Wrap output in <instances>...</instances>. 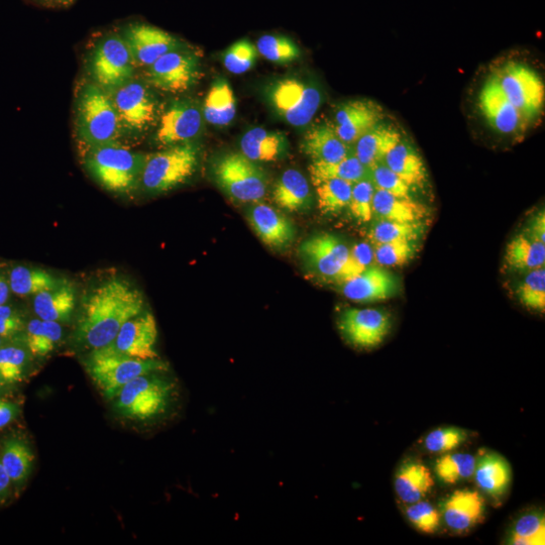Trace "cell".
Segmentation results:
<instances>
[{
	"instance_id": "cell-28",
	"label": "cell",
	"mask_w": 545,
	"mask_h": 545,
	"mask_svg": "<svg viewBox=\"0 0 545 545\" xmlns=\"http://www.w3.org/2000/svg\"><path fill=\"white\" fill-rule=\"evenodd\" d=\"M202 114L204 121L215 127H227L235 120L237 99L227 79L213 82L205 97Z\"/></svg>"
},
{
	"instance_id": "cell-18",
	"label": "cell",
	"mask_w": 545,
	"mask_h": 545,
	"mask_svg": "<svg viewBox=\"0 0 545 545\" xmlns=\"http://www.w3.org/2000/svg\"><path fill=\"white\" fill-rule=\"evenodd\" d=\"M384 120L385 112L379 103L371 99H354L338 106L333 126L343 142L353 147Z\"/></svg>"
},
{
	"instance_id": "cell-12",
	"label": "cell",
	"mask_w": 545,
	"mask_h": 545,
	"mask_svg": "<svg viewBox=\"0 0 545 545\" xmlns=\"http://www.w3.org/2000/svg\"><path fill=\"white\" fill-rule=\"evenodd\" d=\"M111 94L119 117L122 135L139 137L158 120V102L150 87L135 78Z\"/></svg>"
},
{
	"instance_id": "cell-13",
	"label": "cell",
	"mask_w": 545,
	"mask_h": 545,
	"mask_svg": "<svg viewBox=\"0 0 545 545\" xmlns=\"http://www.w3.org/2000/svg\"><path fill=\"white\" fill-rule=\"evenodd\" d=\"M204 125L202 107L194 100H173L160 117L155 143L164 148L193 143Z\"/></svg>"
},
{
	"instance_id": "cell-4",
	"label": "cell",
	"mask_w": 545,
	"mask_h": 545,
	"mask_svg": "<svg viewBox=\"0 0 545 545\" xmlns=\"http://www.w3.org/2000/svg\"><path fill=\"white\" fill-rule=\"evenodd\" d=\"M200 148L187 143L147 155L141 187L150 194H162L186 183L196 172Z\"/></svg>"
},
{
	"instance_id": "cell-43",
	"label": "cell",
	"mask_w": 545,
	"mask_h": 545,
	"mask_svg": "<svg viewBox=\"0 0 545 545\" xmlns=\"http://www.w3.org/2000/svg\"><path fill=\"white\" fill-rule=\"evenodd\" d=\"M520 303L526 308L544 313L545 311V269L528 272L516 290Z\"/></svg>"
},
{
	"instance_id": "cell-6",
	"label": "cell",
	"mask_w": 545,
	"mask_h": 545,
	"mask_svg": "<svg viewBox=\"0 0 545 545\" xmlns=\"http://www.w3.org/2000/svg\"><path fill=\"white\" fill-rule=\"evenodd\" d=\"M265 92L274 112L295 128L309 125L323 101L320 88L299 77L276 79L267 86Z\"/></svg>"
},
{
	"instance_id": "cell-49",
	"label": "cell",
	"mask_w": 545,
	"mask_h": 545,
	"mask_svg": "<svg viewBox=\"0 0 545 545\" xmlns=\"http://www.w3.org/2000/svg\"><path fill=\"white\" fill-rule=\"evenodd\" d=\"M371 181L378 190L397 197L411 198L412 188L384 163L371 169Z\"/></svg>"
},
{
	"instance_id": "cell-9",
	"label": "cell",
	"mask_w": 545,
	"mask_h": 545,
	"mask_svg": "<svg viewBox=\"0 0 545 545\" xmlns=\"http://www.w3.org/2000/svg\"><path fill=\"white\" fill-rule=\"evenodd\" d=\"M299 253L306 267L323 280L341 284L366 270L355 261L351 249L331 234L309 238Z\"/></svg>"
},
{
	"instance_id": "cell-44",
	"label": "cell",
	"mask_w": 545,
	"mask_h": 545,
	"mask_svg": "<svg viewBox=\"0 0 545 545\" xmlns=\"http://www.w3.org/2000/svg\"><path fill=\"white\" fill-rule=\"evenodd\" d=\"M469 438V433L460 427H441L426 435L424 447L432 454H447L461 447Z\"/></svg>"
},
{
	"instance_id": "cell-23",
	"label": "cell",
	"mask_w": 545,
	"mask_h": 545,
	"mask_svg": "<svg viewBox=\"0 0 545 545\" xmlns=\"http://www.w3.org/2000/svg\"><path fill=\"white\" fill-rule=\"evenodd\" d=\"M302 152L312 162L335 163L352 154L353 147L347 145L337 134L333 124H318L311 127L301 141Z\"/></svg>"
},
{
	"instance_id": "cell-38",
	"label": "cell",
	"mask_w": 545,
	"mask_h": 545,
	"mask_svg": "<svg viewBox=\"0 0 545 545\" xmlns=\"http://www.w3.org/2000/svg\"><path fill=\"white\" fill-rule=\"evenodd\" d=\"M34 460L30 447L18 438L6 442L0 459L12 482L15 483H22L29 477Z\"/></svg>"
},
{
	"instance_id": "cell-19",
	"label": "cell",
	"mask_w": 545,
	"mask_h": 545,
	"mask_svg": "<svg viewBox=\"0 0 545 545\" xmlns=\"http://www.w3.org/2000/svg\"><path fill=\"white\" fill-rule=\"evenodd\" d=\"M122 36L137 67H149L165 54L182 48L173 35L151 25L132 24Z\"/></svg>"
},
{
	"instance_id": "cell-53",
	"label": "cell",
	"mask_w": 545,
	"mask_h": 545,
	"mask_svg": "<svg viewBox=\"0 0 545 545\" xmlns=\"http://www.w3.org/2000/svg\"><path fill=\"white\" fill-rule=\"evenodd\" d=\"M355 261L363 268L367 269L375 264L374 248L367 244H358L351 249Z\"/></svg>"
},
{
	"instance_id": "cell-58",
	"label": "cell",
	"mask_w": 545,
	"mask_h": 545,
	"mask_svg": "<svg viewBox=\"0 0 545 545\" xmlns=\"http://www.w3.org/2000/svg\"><path fill=\"white\" fill-rule=\"evenodd\" d=\"M4 382H5L4 379L2 378V376H0V387L3 386Z\"/></svg>"
},
{
	"instance_id": "cell-14",
	"label": "cell",
	"mask_w": 545,
	"mask_h": 545,
	"mask_svg": "<svg viewBox=\"0 0 545 545\" xmlns=\"http://www.w3.org/2000/svg\"><path fill=\"white\" fill-rule=\"evenodd\" d=\"M478 108L486 124L499 135L517 139L531 128L509 103L492 73L480 88Z\"/></svg>"
},
{
	"instance_id": "cell-39",
	"label": "cell",
	"mask_w": 545,
	"mask_h": 545,
	"mask_svg": "<svg viewBox=\"0 0 545 545\" xmlns=\"http://www.w3.org/2000/svg\"><path fill=\"white\" fill-rule=\"evenodd\" d=\"M476 458L467 453H447L436 460L434 472L445 484L456 485L473 478Z\"/></svg>"
},
{
	"instance_id": "cell-1",
	"label": "cell",
	"mask_w": 545,
	"mask_h": 545,
	"mask_svg": "<svg viewBox=\"0 0 545 545\" xmlns=\"http://www.w3.org/2000/svg\"><path fill=\"white\" fill-rule=\"evenodd\" d=\"M143 294L122 278L108 279L85 297L76 329L81 345L97 350L111 344L123 325L144 311Z\"/></svg>"
},
{
	"instance_id": "cell-51",
	"label": "cell",
	"mask_w": 545,
	"mask_h": 545,
	"mask_svg": "<svg viewBox=\"0 0 545 545\" xmlns=\"http://www.w3.org/2000/svg\"><path fill=\"white\" fill-rule=\"evenodd\" d=\"M23 319L12 307L0 305V338H10L23 330Z\"/></svg>"
},
{
	"instance_id": "cell-42",
	"label": "cell",
	"mask_w": 545,
	"mask_h": 545,
	"mask_svg": "<svg viewBox=\"0 0 545 545\" xmlns=\"http://www.w3.org/2000/svg\"><path fill=\"white\" fill-rule=\"evenodd\" d=\"M261 56L275 64H289L301 56L300 48L290 38L280 35H264L257 43Z\"/></svg>"
},
{
	"instance_id": "cell-55",
	"label": "cell",
	"mask_w": 545,
	"mask_h": 545,
	"mask_svg": "<svg viewBox=\"0 0 545 545\" xmlns=\"http://www.w3.org/2000/svg\"><path fill=\"white\" fill-rule=\"evenodd\" d=\"M11 478L5 470L2 461H0V497L4 496L10 488Z\"/></svg>"
},
{
	"instance_id": "cell-34",
	"label": "cell",
	"mask_w": 545,
	"mask_h": 545,
	"mask_svg": "<svg viewBox=\"0 0 545 545\" xmlns=\"http://www.w3.org/2000/svg\"><path fill=\"white\" fill-rule=\"evenodd\" d=\"M309 173L312 183L323 179H341L352 184L371 180V170L360 162L354 152L335 163L312 162Z\"/></svg>"
},
{
	"instance_id": "cell-22",
	"label": "cell",
	"mask_w": 545,
	"mask_h": 545,
	"mask_svg": "<svg viewBox=\"0 0 545 545\" xmlns=\"http://www.w3.org/2000/svg\"><path fill=\"white\" fill-rule=\"evenodd\" d=\"M441 509V515L451 531L463 534L483 520L485 501L478 491L458 490L443 501Z\"/></svg>"
},
{
	"instance_id": "cell-59",
	"label": "cell",
	"mask_w": 545,
	"mask_h": 545,
	"mask_svg": "<svg viewBox=\"0 0 545 545\" xmlns=\"http://www.w3.org/2000/svg\"><path fill=\"white\" fill-rule=\"evenodd\" d=\"M0 344H2V338H0Z\"/></svg>"
},
{
	"instance_id": "cell-5",
	"label": "cell",
	"mask_w": 545,
	"mask_h": 545,
	"mask_svg": "<svg viewBox=\"0 0 545 545\" xmlns=\"http://www.w3.org/2000/svg\"><path fill=\"white\" fill-rule=\"evenodd\" d=\"M509 103L532 127L544 111L545 86L541 76L529 65L507 61L491 71Z\"/></svg>"
},
{
	"instance_id": "cell-26",
	"label": "cell",
	"mask_w": 545,
	"mask_h": 545,
	"mask_svg": "<svg viewBox=\"0 0 545 545\" xmlns=\"http://www.w3.org/2000/svg\"><path fill=\"white\" fill-rule=\"evenodd\" d=\"M241 153L250 160L258 162H275L288 152L289 142L286 136L277 131L254 128L242 138Z\"/></svg>"
},
{
	"instance_id": "cell-2",
	"label": "cell",
	"mask_w": 545,
	"mask_h": 545,
	"mask_svg": "<svg viewBox=\"0 0 545 545\" xmlns=\"http://www.w3.org/2000/svg\"><path fill=\"white\" fill-rule=\"evenodd\" d=\"M146 160L147 155L117 142L85 151L84 166L103 189L128 196L140 187Z\"/></svg>"
},
{
	"instance_id": "cell-46",
	"label": "cell",
	"mask_w": 545,
	"mask_h": 545,
	"mask_svg": "<svg viewBox=\"0 0 545 545\" xmlns=\"http://www.w3.org/2000/svg\"><path fill=\"white\" fill-rule=\"evenodd\" d=\"M257 47L244 39L234 43L225 53L223 62L226 69L233 74H244L250 71L259 58Z\"/></svg>"
},
{
	"instance_id": "cell-45",
	"label": "cell",
	"mask_w": 545,
	"mask_h": 545,
	"mask_svg": "<svg viewBox=\"0 0 545 545\" xmlns=\"http://www.w3.org/2000/svg\"><path fill=\"white\" fill-rule=\"evenodd\" d=\"M415 242H390L374 245L375 264L381 267H399L408 264L415 257Z\"/></svg>"
},
{
	"instance_id": "cell-31",
	"label": "cell",
	"mask_w": 545,
	"mask_h": 545,
	"mask_svg": "<svg viewBox=\"0 0 545 545\" xmlns=\"http://www.w3.org/2000/svg\"><path fill=\"white\" fill-rule=\"evenodd\" d=\"M76 296L73 286L63 282L57 288L35 295L34 310L38 318L58 323L71 320Z\"/></svg>"
},
{
	"instance_id": "cell-8",
	"label": "cell",
	"mask_w": 545,
	"mask_h": 545,
	"mask_svg": "<svg viewBox=\"0 0 545 545\" xmlns=\"http://www.w3.org/2000/svg\"><path fill=\"white\" fill-rule=\"evenodd\" d=\"M215 183L239 203L260 202L268 192L266 172L242 153L226 154L212 166Z\"/></svg>"
},
{
	"instance_id": "cell-29",
	"label": "cell",
	"mask_w": 545,
	"mask_h": 545,
	"mask_svg": "<svg viewBox=\"0 0 545 545\" xmlns=\"http://www.w3.org/2000/svg\"><path fill=\"white\" fill-rule=\"evenodd\" d=\"M433 486L434 480L430 470L418 461L403 463L394 480L396 494L405 504L423 500Z\"/></svg>"
},
{
	"instance_id": "cell-20",
	"label": "cell",
	"mask_w": 545,
	"mask_h": 545,
	"mask_svg": "<svg viewBox=\"0 0 545 545\" xmlns=\"http://www.w3.org/2000/svg\"><path fill=\"white\" fill-rule=\"evenodd\" d=\"M341 291L353 302L374 303L396 296L399 291V282L384 267L374 265L341 283Z\"/></svg>"
},
{
	"instance_id": "cell-15",
	"label": "cell",
	"mask_w": 545,
	"mask_h": 545,
	"mask_svg": "<svg viewBox=\"0 0 545 545\" xmlns=\"http://www.w3.org/2000/svg\"><path fill=\"white\" fill-rule=\"evenodd\" d=\"M200 78V60L196 54L182 48L173 50L148 67L149 83L158 90L182 93L192 88Z\"/></svg>"
},
{
	"instance_id": "cell-35",
	"label": "cell",
	"mask_w": 545,
	"mask_h": 545,
	"mask_svg": "<svg viewBox=\"0 0 545 545\" xmlns=\"http://www.w3.org/2000/svg\"><path fill=\"white\" fill-rule=\"evenodd\" d=\"M63 281L49 272L26 266H18L10 273L11 290L19 296L37 295L41 292L57 288Z\"/></svg>"
},
{
	"instance_id": "cell-50",
	"label": "cell",
	"mask_w": 545,
	"mask_h": 545,
	"mask_svg": "<svg viewBox=\"0 0 545 545\" xmlns=\"http://www.w3.org/2000/svg\"><path fill=\"white\" fill-rule=\"evenodd\" d=\"M26 363L27 354L24 350L15 347L0 348V376L5 382L22 381Z\"/></svg>"
},
{
	"instance_id": "cell-11",
	"label": "cell",
	"mask_w": 545,
	"mask_h": 545,
	"mask_svg": "<svg viewBox=\"0 0 545 545\" xmlns=\"http://www.w3.org/2000/svg\"><path fill=\"white\" fill-rule=\"evenodd\" d=\"M136 68L122 35H109L101 39L89 59V72L93 83L108 93L134 79Z\"/></svg>"
},
{
	"instance_id": "cell-47",
	"label": "cell",
	"mask_w": 545,
	"mask_h": 545,
	"mask_svg": "<svg viewBox=\"0 0 545 545\" xmlns=\"http://www.w3.org/2000/svg\"><path fill=\"white\" fill-rule=\"evenodd\" d=\"M376 188L371 180H363L353 185L349 204L351 214L360 224H369L374 218V195Z\"/></svg>"
},
{
	"instance_id": "cell-27",
	"label": "cell",
	"mask_w": 545,
	"mask_h": 545,
	"mask_svg": "<svg viewBox=\"0 0 545 545\" xmlns=\"http://www.w3.org/2000/svg\"><path fill=\"white\" fill-rule=\"evenodd\" d=\"M477 486L486 495L499 500L511 483V468L500 455L488 452L476 459L474 476Z\"/></svg>"
},
{
	"instance_id": "cell-25",
	"label": "cell",
	"mask_w": 545,
	"mask_h": 545,
	"mask_svg": "<svg viewBox=\"0 0 545 545\" xmlns=\"http://www.w3.org/2000/svg\"><path fill=\"white\" fill-rule=\"evenodd\" d=\"M274 202L288 212H304L311 208L313 195L308 180L298 170L288 169L277 180Z\"/></svg>"
},
{
	"instance_id": "cell-7",
	"label": "cell",
	"mask_w": 545,
	"mask_h": 545,
	"mask_svg": "<svg viewBox=\"0 0 545 545\" xmlns=\"http://www.w3.org/2000/svg\"><path fill=\"white\" fill-rule=\"evenodd\" d=\"M169 365L158 359L142 360L120 355L103 354L93 350L86 361V370L94 384L109 400L116 398L121 389L134 379L164 373Z\"/></svg>"
},
{
	"instance_id": "cell-41",
	"label": "cell",
	"mask_w": 545,
	"mask_h": 545,
	"mask_svg": "<svg viewBox=\"0 0 545 545\" xmlns=\"http://www.w3.org/2000/svg\"><path fill=\"white\" fill-rule=\"evenodd\" d=\"M425 233L422 222L397 223L379 221L370 231L369 238L374 245L390 242H417Z\"/></svg>"
},
{
	"instance_id": "cell-16",
	"label": "cell",
	"mask_w": 545,
	"mask_h": 545,
	"mask_svg": "<svg viewBox=\"0 0 545 545\" xmlns=\"http://www.w3.org/2000/svg\"><path fill=\"white\" fill-rule=\"evenodd\" d=\"M388 312L376 308H349L339 318V329L347 342L362 350L380 346L391 331Z\"/></svg>"
},
{
	"instance_id": "cell-56",
	"label": "cell",
	"mask_w": 545,
	"mask_h": 545,
	"mask_svg": "<svg viewBox=\"0 0 545 545\" xmlns=\"http://www.w3.org/2000/svg\"><path fill=\"white\" fill-rule=\"evenodd\" d=\"M10 284L2 275H0V305L6 304L10 298Z\"/></svg>"
},
{
	"instance_id": "cell-37",
	"label": "cell",
	"mask_w": 545,
	"mask_h": 545,
	"mask_svg": "<svg viewBox=\"0 0 545 545\" xmlns=\"http://www.w3.org/2000/svg\"><path fill=\"white\" fill-rule=\"evenodd\" d=\"M62 338L63 329L58 322L37 318L27 326V345L35 356H48L56 349Z\"/></svg>"
},
{
	"instance_id": "cell-36",
	"label": "cell",
	"mask_w": 545,
	"mask_h": 545,
	"mask_svg": "<svg viewBox=\"0 0 545 545\" xmlns=\"http://www.w3.org/2000/svg\"><path fill=\"white\" fill-rule=\"evenodd\" d=\"M312 184L322 214H337L349 207L354 184L341 179H323Z\"/></svg>"
},
{
	"instance_id": "cell-57",
	"label": "cell",
	"mask_w": 545,
	"mask_h": 545,
	"mask_svg": "<svg viewBox=\"0 0 545 545\" xmlns=\"http://www.w3.org/2000/svg\"><path fill=\"white\" fill-rule=\"evenodd\" d=\"M59 2L63 3V4H69L72 2V0H59Z\"/></svg>"
},
{
	"instance_id": "cell-10",
	"label": "cell",
	"mask_w": 545,
	"mask_h": 545,
	"mask_svg": "<svg viewBox=\"0 0 545 545\" xmlns=\"http://www.w3.org/2000/svg\"><path fill=\"white\" fill-rule=\"evenodd\" d=\"M138 377L116 396V407L124 417L147 421L165 413L173 396L174 384L158 375Z\"/></svg>"
},
{
	"instance_id": "cell-21",
	"label": "cell",
	"mask_w": 545,
	"mask_h": 545,
	"mask_svg": "<svg viewBox=\"0 0 545 545\" xmlns=\"http://www.w3.org/2000/svg\"><path fill=\"white\" fill-rule=\"evenodd\" d=\"M249 223L259 239L273 250H285L295 240L293 224L273 206L256 202L248 211Z\"/></svg>"
},
{
	"instance_id": "cell-52",
	"label": "cell",
	"mask_w": 545,
	"mask_h": 545,
	"mask_svg": "<svg viewBox=\"0 0 545 545\" xmlns=\"http://www.w3.org/2000/svg\"><path fill=\"white\" fill-rule=\"evenodd\" d=\"M525 235L530 239L545 244V213L544 209L538 211L529 223Z\"/></svg>"
},
{
	"instance_id": "cell-33",
	"label": "cell",
	"mask_w": 545,
	"mask_h": 545,
	"mask_svg": "<svg viewBox=\"0 0 545 545\" xmlns=\"http://www.w3.org/2000/svg\"><path fill=\"white\" fill-rule=\"evenodd\" d=\"M505 263L513 271L526 273L544 268L545 244L520 234L508 244Z\"/></svg>"
},
{
	"instance_id": "cell-17",
	"label": "cell",
	"mask_w": 545,
	"mask_h": 545,
	"mask_svg": "<svg viewBox=\"0 0 545 545\" xmlns=\"http://www.w3.org/2000/svg\"><path fill=\"white\" fill-rule=\"evenodd\" d=\"M157 340L156 318L151 312L143 311L123 325L111 344L97 351L142 360L158 359Z\"/></svg>"
},
{
	"instance_id": "cell-40",
	"label": "cell",
	"mask_w": 545,
	"mask_h": 545,
	"mask_svg": "<svg viewBox=\"0 0 545 545\" xmlns=\"http://www.w3.org/2000/svg\"><path fill=\"white\" fill-rule=\"evenodd\" d=\"M507 543L511 545H543L545 543V518L540 511L520 516L509 530Z\"/></svg>"
},
{
	"instance_id": "cell-54",
	"label": "cell",
	"mask_w": 545,
	"mask_h": 545,
	"mask_svg": "<svg viewBox=\"0 0 545 545\" xmlns=\"http://www.w3.org/2000/svg\"><path fill=\"white\" fill-rule=\"evenodd\" d=\"M20 414L16 403L0 399V429L10 425Z\"/></svg>"
},
{
	"instance_id": "cell-32",
	"label": "cell",
	"mask_w": 545,
	"mask_h": 545,
	"mask_svg": "<svg viewBox=\"0 0 545 545\" xmlns=\"http://www.w3.org/2000/svg\"><path fill=\"white\" fill-rule=\"evenodd\" d=\"M384 164L411 188L422 187L427 181V169L422 157L403 139L388 153Z\"/></svg>"
},
{
	"instance_id": "cell-24",
	"label": "cell",
	"mask_w": 545,
	"mask_h": 545,
	"mask_svg": "<svg viewBox=\"0 0 545 545\" xmlns=\"http://www.w3.org/2000/svg\"><path fill=\"white\" fill-rule=\"evenodd\" d=\"M402 139L397 127L382 122L361 137L353 146V151L360 162L371 170L384 163L388 153Z\"/></svg>"
},
{
	"instance_id": "cell-30",
	"label": "cell",
	"mask_w": 545,
	"mask_h": 545,
	"mask_svg": "<svg viewBox=\"0 0 545 545\" xmlns=\"http://www.w3.org/2000/svg\"><path fill=\"white\" fill-rule=\"evenodd\" d=\"M373 207L374 216L379 220L397 223L422 222L428 213L424 205L412 198L397 197L378 189L374 195Z\"/></svg>"
},
{
	"instance_id": "cell-48",
	"label": "cell",
	"mask_w": 545,
	"mask_h": 545,
	"mask_svg": "<svg viewBox=\"0 0 545 545\" xmlns=\"http://www.w3.org/2000/svg\"><path fill=\"white\" fill-rule=\"evenodd\" d=\"M408 505L406 517L418 531L426 534L438 531L442 519L441 512L438 509L428 501L423 500Z\"/></svg>"
},
{
	"instance_id": "cell-3",
	"label": "cell",
	"mask_w": 545,
	"mask_h": 545,
	"mask_svg": "<svg viewBox=\"0 0 545 545\" xmlns=\"http://www.w3.org/2000/svg\"><path fill=\"white\" fill-rule=\"evenodd\" d=\"M75 121L77 139L85 151L120 142L123 137L111 94L93 82L78 93Z\"/></svg>"
}]
</instances>
